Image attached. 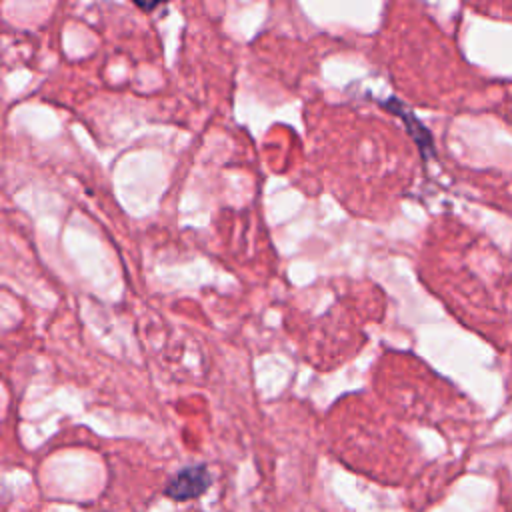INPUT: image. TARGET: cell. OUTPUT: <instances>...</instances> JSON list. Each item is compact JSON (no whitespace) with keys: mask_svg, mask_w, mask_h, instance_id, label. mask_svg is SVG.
<instances>
[{"mask_svg":"<svg viewBox=\"0 0 512 512\" xmlns=\"http://www.w3.org/2000/svg\"><path fill=\"white\" fill-rule=\"evenodd\" d=\"M392 106H396V114L398 116H402L404 120H406V126H408V130H410V134H412V138L416 140V144L420 146V150H422V154L424 156H430V154H434V148H432V136H430V132L420 124V120H416L412 114H408L410 110H406L402 104H398V100H388Z\"/></svg>","mask_w":512,"mask_h":512,"instance_id":"cell-2","label":"cell"},{"mask_svg":"<svg viewBox=\"0 0 512 512\" xmlns=\"http://www.w3.org/2000/svg\"><path fill=\"white\" fill-rule=\"evenodd\" d=\"M140 10H144V12H152L154 8H158V2H152V4H144V2H134Z\"/></svg>","mask_w":512,"mask_h":512,"instance_id":"cell-3","label":"cell"},{"mask_svg":"<svg viewBox=\"0 0 512 512\" xmlns=\"http://www.w3.org/2000/svg\"><path fill=\"white\" fill-rule=\"evenodd\" d=\"M212 484V474L206 464H190L180 468L164 486V496L174 502H188L202 496Z\"/></svg>","mask_w":512,"mask_h":512,"instance_id":"cell-1","label":"cell"}]
</instances>
